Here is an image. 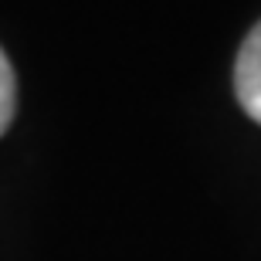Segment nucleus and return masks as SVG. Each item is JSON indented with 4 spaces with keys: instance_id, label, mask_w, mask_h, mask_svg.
Returning <instances> with one entry per match:
<instances>
[{
    "instance_id": "obj_1",
    "label": "nucleus",
    "mask_w": 261,
    "mask_h": 261,
    "mask_svg": "<svg viewBox=\"0 0 261 261\" xmlns=\"http://www.w3.org/2000/svg\"><path fill=\"white\" fill-rule=\"evenodd\" d=\"M234 92L238 102L248 116L261 126V20L251 28L238 51V65H234Z\"/></svg>"
},
{
    "instance_id": "obj_2",
    "label": "nucleus",
    "mask_w": 261,
    "mask_h": 261,
    "mask_svg": "<svg viewBox=\"0 0 261 261\" xmlns=\"http://www.w3.org/2000/svg\"><path fill=\"white\" fill-rule=\"evenodd\" d=\"M14 109H17V82H14V68H10L7 55L0 51V136L7 133Z\"/></svg>"
}]
</instances>
